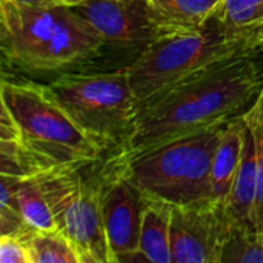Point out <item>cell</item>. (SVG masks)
Wrapping results in <instances>:
<instances>
[{
	"label": "cell",
	"mask_w": 263,
	"mask_h": 263,
	"mask_svg": "<svg viewBox=\"0 0 263 263\" xmlns=\"http://www.w3.org/2000/svg\"><path fill=\"white\" fill-rule=\"evenodd\" d=\"M63 5H66V6H76V5H79V3H82L83 0H60Z\"/></svg>",
	"instance_id": "22"
},
{
	"label": "cell",
	"mask_w": 263,
	"mask_h": 263,
	"mask_svg": "<svg viewBox=\"0 0 263 263\" xmlns=\"http://www.w3.org/2000/svg\"><path fill=\"white\" fill-rule=\"evenodd\" d=\"M23 239L31 254V263H80L71 242L59 228L31 230Z\"/></svg>",
	"instance_id": "17"
},
{
	"label": "cell",
	"mask_w": 263,
	"mask_h": 263,
	"mask_svg": "<svg viewBox=\"0 0 263 263\" xmlns=\"http://www.w3.org/2000/svg\"><path fill=\"white\" fill-rule=\"evenodd\" d=\"M22 5H29V6H54V5H63L60 0H12Z\"/></svg>",
	"instance_id": "21"
},
{
	"label": "cell",
	"mask_w": 263,
	"mask_h": 263,
	"mask_svg": "<svg viewBox=\"0 0 263 263\" xmlns=\"http://www.w3.org/2000/svg\"><path fill=\"white\" fill-rule=\"evenodd\" d=\"M242 116L254 136L257 149V191L253 210V225L263 242V88Z\"/></svg>",
	"instance_id": "18"
},
{
	"label": "cell",
	"mask_w": 263,
	"mask_h": 263,
	"mask_svg": "<svg viewBox=\"0 0 263 263\" xmlns=\"http://www.w3.org/2000/svg\"><path fill=\"white\" fill-rule=\"evenodd\" d=\"M0 23L5 59L28 71L72 69L103 54L102 39L72 6L0 0Z\"/></svg>",
	"instance_id": "2"
},
{
	"label": "cell",
	"mask_w": 263,
	"mask_h": 263,
	"mask_svg": "<svg viewBox=\"0 0 263 263\" xmlns=\"http://www.w3.org/2000/svg\"><path fill=\"white\" fill-rule=\"evenodd\" d=\"M100 163L99 159L32 176L40 182L57 228L71 242L80 263H112L100 205Z\"/></svg>",
	"instance_id": "7"
},
{
	"label": "cell",
	"mask_w": 263,
	"mask_h": 263,
	"mask_svg": "<svg viewBox=\"0 0 263 263\" xmlns=\"http://www.w3.org/2000/svg\"><path fill=\"white\" fill-rule=\"evenodd\" d=\"M48 88L76 123L103 149L122 148L131 137L139 102L126 66L106 72H66Z\"/></svg>",
	"instance_id": "6"
},
{
	"label": "cell",
	"mask_w": 263,
	"mask_h": 263,
	"mask_svg": "<svg viewBox=\"0 0 263 263\" xmlns=\"http://www.w3.org/2000/svg\"><path fill=\"white\" fill-rule=\"evenodd\" d=\"M256 191H257V149H256L254 136L247 125L242 160L227 203L231 216L237 223L253 225Z\"/></svg>",
	"instance_id": "14"
},
{
	"label": "cell",
	"mask_w": 263,
	"mask_h": 263,
	"mask_svg": "<svg viewBox=\"0 0 263 263\" xmlns=\"http://www.w3.org/2000/svg\"><path fill=\"white\" fill-rule=\"evenodd\" d=\"M247 123L240 116L228 120L213 160V199L228 203V197L242 160Z\"/></svg>",
	"instance_id": "13"
},
{
	"label": "cell",
	"mask_w": 263,
	"mask_h": 263,
	"mask_svg": "<svg viewBox=\"0 0 263 263\" xmlns=\"http://www.w3.org/2000/svg\"><path fill=\"white\" fill-rule=\"evenodd\" d=\"M0 263H31V254L23 236L0 234Z\"/></svg>",
	"instance_id": "20"
},
{
	"label": "cell",
	"mask_w": 263,
	"mask_h": 263,
	"mask_svg": "<svg viewBox=\"0 0 263 263\" xmlns=\"http://www.w3.org/2000/svg\"><path fill=\"white\" fill-rule=\"evenodd\" d=\"M220 263H263V242L251 223H236Z\"/></svg>",
	"instance_id": "19"
},
{
	"label": "cell",
	"mask_w": 263,
	"mask_h": 263,
	"mask_svg": "<svg viewBox=\"0 0 263 263\" xmlns=\"http://www.w3.org/2000/svg\"><path fill=\"white\" fill-rule=\"evenodd\" d=\"M72 8L96 29L103 52L125 54L131 63L157 40L146 0H83Z\"/></svg>",
	"instance_id": "10"
},
{
	"label": "cell",
	"mask_w": 263,
	"mask_h": 263,
	"mask_svg": "<svg viewBox=\"0 0 263 263\" xmlns=\"http://www.w3.org/2000/svg\"><path fill=\"white\" fill-rule=\"evenodd\" d=\"M236 223L228 206L213 197L173 205V263H220Z\"/></svg>",
	"instance_id": "9"
},
{
	"label": "cell",
	"mask_w": 263,
	"mask_h": 263,
	"mask_svg": "<svg viewBox=\"0 0 263 263\" xmlns=\"http://www.w3.org/2000/svg\"><path fill=\"white\" fill-rule=\"evenodd\" d=\"M17 202L23 222L29 230H57V223L40 182L35 177H22L17 185Z\"/></svg>",
	"instance_id": "16"
},
{
	"label": "cell",
	"mask_w": 263,
	"mask_h": 263,
	"mask_svg": "<svg viewBox=\"0 0 263 263\" xmlns=\"http://www.w3.org/2000/svg\"><path fill=\"white\" fill-rule=\"evenodd\" d=\"M227 123H216L131 159L122 154L131 177L143 193L173 205L213 197V160Z\"/></svg>",
	"instance_id": "5"
},
{
	"label": "cell",
	"mask_w": 263,
	"mask_h": 263,
	"mask_svg": "<svg viewBox=\"0 0 263 263\" xmlns=\"http://www.w3.org/2000/svg\"><path fill=\"white\" fill-rule=\"evenodd\" d=\"M143 191L117 149L100 163V205L112 263L145 260L139 251Z\"/></svg>",
	"instance_id": "8"
},
{
	"label": "cell",
	"mask_w": 263,
	"mask_h": 263,
	"mask_svg": "<svg viewBox=\"0 0 263 263\" xmlns=\"http://www.w3.org/2000/svg\"><path fill=\"white\" fill-rule=\"evenodd\" d=\"M171 220L173 203L143 193L139 251L145 262L173 263Z\"/></svg>",
	"instance_id": "12"
},
{
	"label": "cell",
	"mask_w": 263,
	"mask_h": 263,
	"mask_svg": "<svg viewBox=\"0 0 263 263\" xmlns=\"http://www.w3.org/2000/svg\"><path fill=\"white\" fill-rule=\"evenodd\" d=\"M260 51L247 39L225 31L214 18L200 31L162 37L126 66L139 106L197 72Z\"/></svg>",
	"instance_id": "4"
},
{
	"label": "cell",
	"mask_w": 263,
	"mask_h": 263,
	"mask_svg": "<svg viewBox=\"0 0 263 263\" xmlns=\"http://www.w3.org/2000/svg\"><path fill=\"white\" fill-rule=\"evenodd\" d=\"M146 3L159 40L203 29L222 0H146Z\"/></svg>",
	"instance_id": "11"
},
{
	"label": "cell",
	"mask_w": 263,
	"mask_h": 263,
	"mask_svg": "<svg viewBox=\"0 0 263 263\" xmlns=\"http://www.w3.org/2000/svg\"><path fill=\"white\" fill-rule=\"evenodd\" d=\"M0 100L18 126L31 177L57 168L83 166L102 159L105 149L76 123L48 85L3 79Z\"/></svg>",
	"instance_id": "3"
},
{
	"label": "cell",
	"mask_w": 263,
	"mask_h": 263,
	"mask_svg": "<svg viewBox=\"0 0 263 263\" xmlns=\"http://www.w3.org/2000/svg\"><path fill=\"white\" fill-rule=\"evenodd\" d=\"M213 18L230 34L263 51V0H222Z\"/></svg>",
	"instance_id": "15"
},
{
	"label": "cell",
	"mask_w": 263,
	"mask_h": 263,
	"mask_svg": "<svg viewBox=\"0 0 263 263\" xmlns=\"http://www.w3.org/2000/svg\"><path fill=\"white\" fill-rule=\"evenodd\" d=\"M262 88L263 74L253 55L210 66L143 102L131 137L119 149L131 159L227 122L247 108Z\"/></svg>",
	"instance_id": "1"
}]
</instances>
